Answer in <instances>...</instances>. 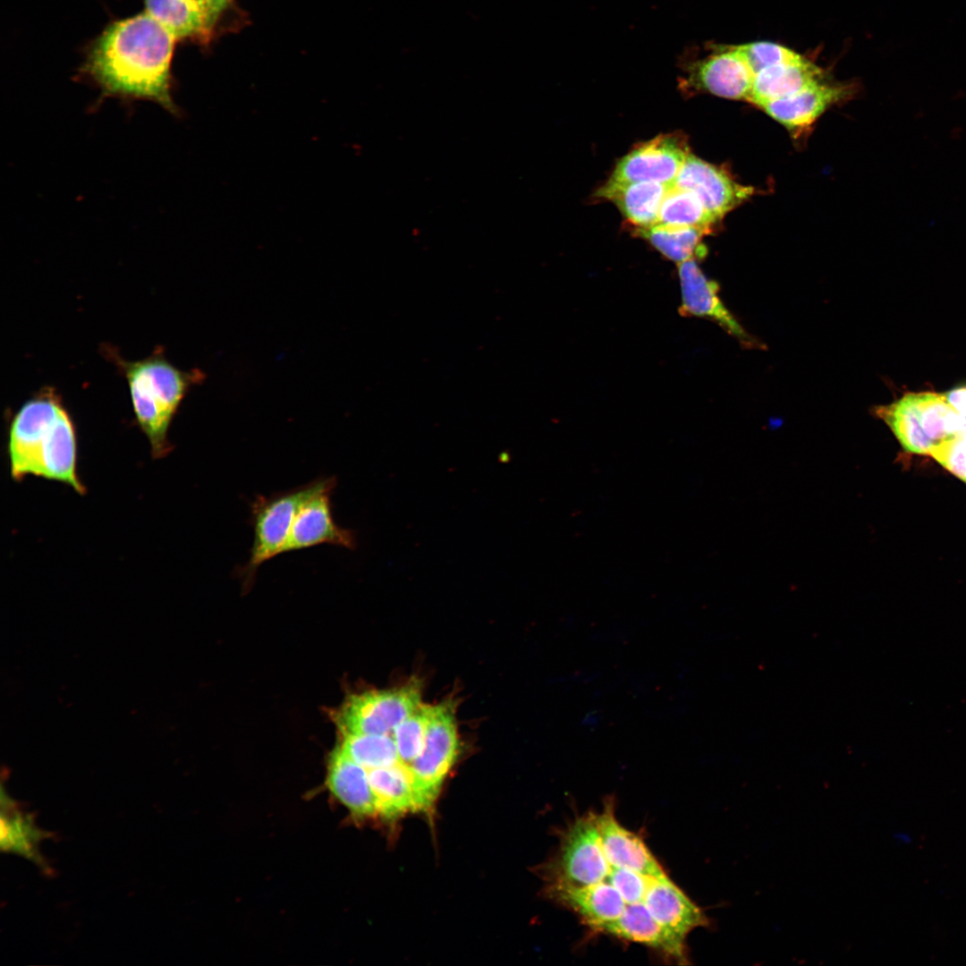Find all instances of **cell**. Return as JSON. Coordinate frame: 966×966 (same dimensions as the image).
<instances>
[{"label": "cell", "instance_id": "obj_14", "mask_svg": "<svg viewBox=\"0 0 966 966\" xmlns=\"http://www.w3.org/2000/svg\"><path fill=\"white\" fill-rule=\"evenodd\" d=\"M594 816L601 845L611 867L629 869L654 877L666 876L643 839L617 820L613 801L607 800L603 810Z\"/></svg>", "mask_w": 966, "mask_h": 966}, {"label": "cell", "instance_id": "obj_18", "mask_svg": "<svg viewBox=\"0 0 966 966\" xmlns=\"http://www.w3.org/2000/svg\"><path fill=\"white\" fill-rule=\"evenodd\" d=\"M546 894L580 916L589 928L617 918L626 906L621 894L607 881L588 886L548 885Z\"/></svg>", "mask_w": 966, "mask_h": 966}, {"label": "cell", "instance_id": "obj_17", "mask_svg": "<svg viewBox=\"0 0 966 966\" xmlns=\"http://www.w3.org/2000/svg\"><path fill=\"white\" fill-rule=\"evenodd\" d=\"M643 902L661 925L683 939L709 924L703 911L667 876L652 878Z\"/></svg>", "mask_w": 966, "mask_h": 966}, {"label": "cell", "instance_id": "obj_25", "mask_svg": "<svg viewBox=\"0 0 966 966\" xmlns=\"http://www.w3.org/2000/svg\"><path fill=\"white\" fill-rule=\"evenodd\" d=\"M148 15L175 38L201 34L208 29L206 14L198 0H145Z\"/></svg>", "mask_w": 966, "mask_h": 966}, {"label": "cell", "instance_id": "obj_29", "mask_svg": "<svg viewBox=\"0 0 966 966\" xmlns=\"http://www.w3.org/2000/svg\"><path fill=\"white\" fill-rule=\"evenodd\" d=\"M734 46L754 76L767 67L792 59L799 55L784 46L767 41Z\"/></svg>", "mask_w": 966, "mask_h": 966}, {"label": "cell", "instance_id": "obj_20", "mask_svg": "<svg viewBox=\"0 0 966 966\" xmlns=\"http://www.w3.org/2000/svg\"><path fill=\"white\" fill-rule=\"evenodd\" d=\"M51 836V833L39 828L35 816L21 809L20 804L1 791V833L0 845L4 852L20 855L39 867L44 872L51 869L43 858L40 843Z\"/></svg>", "mask_w": 966, "mask_h": 966}, {"label": "cell", "instance_id": "obj_22", "mask_svg": "<svg viewBox=\"0 0 966 966\" xmlns=\"http://www.w3.org/2000/svg\"><path fill=\"white\" fill-rule=\"evenodd\" d=\"M824 72L801 55L767 67L754 76L750 102L763 105L796 93L824 80Z\"/></svg>", "mask_w": 966, "mask_h": 966}, {"label": "cell", "instance_id": "obj_21", "mask_svg": "<svg viewBox=\"0 0 966 966\" xmlns=\"http://www.w3.org/2000/svg\"><path fill=\"white\" fill-rule=\"evenodd\" d=\"M327 784L331 792L353 814L364 817L378 813L377 800L366 769L339 744L329 756Z\"/></svg>", "mask_w": 966, "mask_h": 966}, {"label": "cell", "instance_id": "obj_3", "mask_svg": "<svg viewBox=\"0 0 966 966\" xmlns=\"http://www.w3.org/2000/svg\"><path fill=\"white\" fill-rule=\"evenodd\" d=\"M104 351L127 381L136 421L149 442L152 457L166 456L172 451L167 436L171 422L188 390L203 380L204 374L177 369L159 348L134 361L108 346Z\"/></svg>", "mask_w": 966, "mask_h": 966}, {"label": "cell", "instance_id": "obj_4", "mask_svg": "<svg viewBox=\"0 0 966 966\" xmlns=\"http://www.w3.org/2000/svg\"><path fill=\"white\" fill-rule=\"evenodd\" d=\"M874 413L905 451L928 455L954 437L966 421L944 394L930 392L906 394L890 404L876 407Z\"/></svg>", "mask_w": 966, "mask_h": 966}, {"label": "cell", "instance_id": "obj_2", "mask_svg": "<svg viewBox=\"0 0 966 966\" xmlns=\"http://www.w3.org/2000/svg\"><path fill=\"white\" fill-rule=\"evenodd\" d=\"M7 456L13 480L41 477L86 493L77 470L74 422L60 395L44 387L13 415L7 433Z\"/></svg>", "mask_w": 966, "mask_h": 966}, {"label": "cell", "instance_id": "obj_11", "mask_svg": "<svg viewBox=\"0 0 966 966\" xmlns=\"http://www.w3.org/2000/svg\"><path fill=\"white\" fill-rule=\"evenodd\" d=\"M690 152L685 136L661 134L637 145L622 157L609 179L673 185Z\"/></svg>", "mask_w": 966, "mask_h": 966}, {"label": "cell", "instance_id": "obj_6", "mask_svg": "<svg viewBox=\"0 0 966 966\" xmlns=\"http://www.w3.org/2000/svg\"><path fill=\"white\" fill-rule=\"evenodd\" d=\"M421 690V682L411 679L400 687L352 694L332 717L341 735L393 734L422 704Z\"/></svg>", "mask_w": 966, "mask_h": 966}, {"label": "cell", "instance_id": "obj_32", "mask_svg": "<svg viewBox=\"0 0 966 966\" xmlns=\"http://www.w3.org/2000/svg\"><path fill=\"white\" fill-rule=\"evenodd\" d=\"M943 394L949 405L958 414L966 418V386L952 389Z\"/></svg>", "mask_w": 966, "mask_h": 966}, {"label": "cell", "instance_id": "obj_12", "mask_svg": "<svg viewBox=\"0 0 966 966\" xmlns=\"http://www.w3.org/2000/svg\"><path fill=\"white\" fill-rule=\"evenodd\" d=\"M673 185L693 193L719 220L754 193L752 187L737 182L723 168L691 152Z\"/></svg>", "mask_w": 966, "mask_h": 966}, {"label": "cell", "instance_id": "obj_15", "mask_svg": "<svg viewBox=\"0 0 966 966\" xmlns=\"http://www.w3.org/2000/svg\"><path fill=\"white\" fill-rule=\"evenodd\" d=\"M595 932L636 942L687 962L685 939L661 925L643 902L626 903L620 916L589 928Z\"/></svg>", "mask_w": 966, "mask_h": 966}, {"label": "cell", "instance_id": "obj_33", "mask_svg": "<svg viewBox=\"0 0 966 966\" xmlns=\"http://www.w3.org/2000/svg\"><path fill=\"white\" fill-rule=\"evenodd\" d=\"M228 2L229 0H199L206 14L208 29L214 25Z\"/></svg>", "mask_w": 966, "mask_h": 966}, {"label": "cell", "instance_id": "obj_28", "mask_svg": "<svg viewBox=\"0 0 966 966\" xmlns=\"http://www.w3.org/2000/svg\"><path fill=\"white\" fill-rule=\"evenodd\" d=\"M438 707L439 704H420L393 733L399 760L408 769L424 748L428 725Z\"/></svg>", "mask_w": 966, "mask_h": 966}, {"label": "cell", "instance_id": "obj_31", "mask_svg": "<svg viewBox=\"0 0 966 966\" xmlns=\"http://www.w3.org/2000/svg\"><path fill=\"white\" fill-rule=\"evenodd\" d=\"M931 456L966 482V421L956 436L936 449Z\"/></svg>", "mask_w": 966, "mask_h": 966}, {"label": "cell", "instance_id": "obj_10", "mask_svg": "<svg viewBox=\"0 0 966 966\" xmlns=\"http://www.w3.org/2000/svg\"><path fill=\"white\" fill-rule=\"evenodd\" d=\"M677 267L681 316L708 318L734 337L744 348H764L762 343L750 335L724 304L719 296V284L706 276L696 258L683 261Z\"/></svg>", "mask_w": 966, "mask_h": 966}, {"label": "cell", "instance_id": "obj_23", "mask_svg": "<svg viewBox=\"0 0 966 966\" xmlns=\"http://www.w3.org/2000/svg\"><path fill=\"white\" fill-rule=\"evenodd\" d=\"M366 771L380 815L391 818L417 810L413 780L407 767L398 762L391 767Z\"/></svg>", "mask_w": 966, "mask_h": 966}, {"label": "cell", "instance_id": "obj_9", "mask_svg": "<svg viewBox=\"0 0 966 966\" xmlns=\"http://www.w3.org/2000/svg\"><path fill=\"white\" fill-rule=\"evenodd\" d=\"M459 745L455 705L452 700L439 703L428 725L424 748L409 767L417 810L431 808L445 778L457 759Z\"/></svg>", "mask_w": 966, "mask_h": 966}, {"label": "cell", "instance_id": "obj_24", "mask_svg": "<svg viewBox=\"0 0 966 966\" xmlns=\"http://www.w3.org/2000/svg\"><path fill=\"white\" fill-rule=\"evenodd\" d=\"M633 232L677 265L691 258H704L707 254L702 239L708 233L698 228L655 225L645 229H633Z\"/></svg>", "mask_w": 966, "mask_h": 966}, {"label": "cell", "instance_id": "obj_1", "mask_svg": "<svg viewBox=\"0 0 966 966\" xmlns=\"http://www.w3.org/2000/svg\"><path fill=\"white\" fill-rule=\"evenodd\" d=\"M175 39L147 13L116 21L93 46L88 71L107 93L154 100L174 112L170 64Z\"/></svg>", "mask_w": 966, "mask_h": 966}, {"label": "cell", "instance_id": "obj_30", "mask_svg": "<svg viewBox=\"0 0 966 966\" xmlns=\"http://www.w3.org/2000/svg\"><path fill=\"white\" fill-rule=\"evenodd\" d=\"M653 877L629 869L611 867L605 881L618 890L626 903H635L643 902Z\"/></svg>", "mask_w": 966, "mask_h": 966}, {"label": "cell", "instance_id": "obj_27", "mask_svg": "<svg viewBox=\"0 0 966 966\" xmlns=\"http://www.w3.org/2000/svg\"><path fill=\"white\" fill-rule=\"evenodd\" d=\"M341 749L365 769L391 767L399 755L393 734H343Z\"/></svg>", "mask_w": 966, "mask_h": 966}, {"label": "cell", "instance_id": "obj_26", "mask_svg": "<svg viewBox=\"0 0 966 966\" xmlns=\"http://www.w3.org/2000/svg\"><path fill=\"white\" fill-rule=\"evenodd\" d=\"M719 221L693 193L672 185L662 202L657 225L693 227L710 233Z\"/></svg>", "mask_w": 966, "mask_h": 966}, {"label": "cell", "instance_id": "obj_5", "mask_svg": "<svg viewBox=\"0 0 966 966\" xmlns=\"http://www.w3.org/2000/svg\"><path fill=\"white\" fill-rule=\"evenodd\" d=\"M335 477H322L290 490L266 496L258 495L250 504L253 541L248 561L237 569L250 582L259 567L284 554L296 513L302 503L316 492L336 486Z\"/></svg>", "mask_w": 966, "mask_h": 966}, {"label": "cell", "instance_id": "obj_7", "mask_svg": "<svg viewBox=\"0 0 966 966\" xmlns=\"http://www.w3.org/2000/svg\"><path fill=\"white\" fill-rule=\"evenodd\" d=\"M705 54L687 50L679 58L683 93H708L734 100H750L754 74L734 45L708 44Z\"/></svg>", "mask_w": 966, "mask_h": 966}, {"label": "cell", "instance_id": "obj_13", "mask_svg": "<svg viewBox=\"0 0 966 966\" xmlns=\"http://www.w3.org/2000/svg\"><path fill=\"white\" fill-rule=\"evenodd\" d=\"M336 486L323 488L307 498L296 513L284 553L332 545L354 550L356 532L334 520L331 496Z\"/></svg>", "mask_w": 966, "mask_h": 966}, {"label": "cell", "instance_id": "obj_8", "mask_svg": "<svg viewBox=\"0 0 966 966\" xmlns=\"http://www.w3.org/2000/svg\"><path fill=\"white\" fill-rule=\"evenodd\" d=\"M559 844L545 868L548 885L588 886L605 881L610 874L594 813L577 817L569 824Z\"/></svg>", "mask_w": 966, "mask_h": 966}, {"label": "cell", "instance_id": "obj_19", "mask_svg": "<svg viewBox=\"0 0 966 966\" xmlns=\"http://www.w3.org/2000/svg\"><path fill=\"white\" fill-rule=\"evenodd\" d=\"M671 186L655 182H621L608 179L595 196L613 202L633 229H645L657 225L662 202Z\"/></svg>", "mask_w": 966, "mask_h": 966}, {"label": "cell", "instance_id": "obj_16", "mask_svg": "<svg viewBox=\"0 0 966 966\" xmlns=\"http://www.w3.org/2000/svg\"><path fill=\"white\" fill-rule=\"evenodd\" d=\"M854 92L852 84L821 80L759 108L789 130H801L812 124L830 106L849 99Z\"/></svg>", "mask_w": 966, "mask_h": 966}, {"label": "cell", "instance_id": "obj_34", "mask_svg": "<svg viewBox=\"0 0 966 966\" xmlns=\"http://www.w3.org/2000/svg\"><path fill=\"white\" fill-rule=\"evenodd\" d=\"M199 2V0H198ZM200 4V3H199Z\"/></svg>", "mask_w": 966, "mask_h": 966}]
</instances>
